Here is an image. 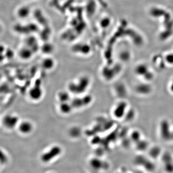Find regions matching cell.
<instances>
[{"instance_id": "obj_1", "label": "cell", "mask_w": 173, "mask_h": 173, "mask_svg": "<svg viewBox=\"0 0 173 173\" xmlns=\"http://www.w3.org/2000/svg\"><path fill=\"white\" fill-rule=\"evenodd\" d=\"M91 83L90 78L82 76L74 81H70L67 85V90L76 96L83 95L89 89Z\"/></svg>"}, {"instance_id": "obj_2", "label": "cell", "mask_w": 173, "mask_h": 173, "mask_svg": "<svg viewBox=\"0 0 173 173\" xmlns=\"http://www.w3.org/2000/svg\"><path fill=\"white\" fill-rule=\"evenodd\" d=\"M77 96L70 101L74 109H80L88 106L92 102L93 98L90 94Z\"/></svg>"}, {"instance_id": "obj_3", "label": "cell", "mask_w": 173, "mask_h": 173, "mask_svg": "<svg viewBox=\"0 0 173 173\" xmlns=\"http://www.w3.org/2000/svg\"><path fill=\"white\" fill-rule=\"evenodd\" d=\"M19 122L20 120L18 116L12 114L5 115L2 119V123L3 127L9 130L17 128Z\"/></svg>"}, {"instance_id": "obj_4", "label": "cell", "mask_w": 173, "mask_h": 173, "mask_svg": "<svg viewBox=\"0 0 173 173\" xmlns=\"http://www.w3.org/2000/svg\"><path fill=\"white\" fill-rule=\"evenodd\" d=\"M29 98L33 101H39L43 95V89L40 83L35 84L29 91Z\"/></svg>"}, {"instance_id": "obj_5", "label": "cell", "mask_w": 173, "mask_h": 173, "mask_svg": "<svg viewBox=\"0 0 173 173\" xmlns=\"http://www.w3.org/2000/svg\"><path fill=\"white\" fill-rule=\"evenodd\" d=\"M17 129L18 131L22 135H29L33 132L34 125L31 121L25 120L20 121L17 127Z\"/></svg>"}, {"instance_id": "obj_6", "label": "cell", "mask_w": 173, "mask_h": 173, "mask_svg": "<svg viewBox=\"0 0 173 173\" xmlns=\"http://www.w3.org/2000/svg\"><path fill=\"white\" fill-rule=\"evenodd\" d=\"M128 104L125 102H120L114 107L113 109V114L114 116L116 118L120 119L124 117L127 113Z\"/></svg>"}, {"instance_id": "obj_7", "label": "cell", "mask_w": 173, "mask_h": 173, "mask_svg": "<svg viewBox=\"0 0 173 173\" xmlns=\"http://www.w3.org/2000/svg\"><path fill=\"white\" fill-rule=\"evenodd\" d=\"M61 152V148L58 146H54L52 147L49 151L47 152L44 153L42 156L41 158L44 161H48L52 160L56 156L58 155Z\"/></svg>"}, {"instance_id": "obj_8", "label": "cell", "mask_w": 173, "mask_h": 173, "mask_svg": "<svg viewBox=\"0 0 173 173\" xmlns=\"http://www.w3.org/2000/svg\"><path fill=\"white\" fill-rule=\"evenodd\" d=\"M58 110L64 115H68L74 110L70 102L60 103L58 105Z\"/></svg>"}, {"instance_id": "obj_9", "label": "cell", "mask_w": 173, "mask_h": 173, "mask_svg": "<svg viewBox=\"0 0 173 173\" xmlns=\"http://www.w3.org/2000/svg\"><path fill=\"white\" fill-rule=\"evenodd\" d=\"M71 93L69 91H61L58 92L57 99L60 103L70 102L72 98L70 97Z\"/></svg>"}, {"instance_id": "obj_10", "label": "cell", "mask_w": 173, "mask_h": 173, "mask_svg": "<svg viewBox=\"0 0 173 173\" xmlns=\"http://www.w3.org/2000/svg\"><path fill=\"white\" fill-rule=\"evenodd\" d=\"M42 68L45 70H52L54 66V60L51 58H46L41 64Z\"/></svg>"}, {"instance_id": "obj_11", "label": "cell", "mask_w": 173, "mask_h": 173, "mask_svg": "<svg viewBox=\"0 0 173 173\" xmlns=\"http://www.w3.org/2000/svg\"><path fill=\"white\" fill-rule=\"evenodd\" d=\"M148 69L146 67L143 66H138L136 69V74L139 76H144L148 72Z\"/></svg>"}, {"instance_id": "obj_12", "label": "cell", "mask_w": 173, "mask_h": 173, "mask_svg": "<svg viewBox=\"0 0 173 173\" xmlns=\"http://www.w3.org/2000/svg\"><path fill=\"white\" fill-rule=\"evenodd\" d=\"M69 134L72 137H78L81 134L80 129L78 127H73L71 128L69 131Z\"/></svg>"}, {"instance_id": "obj_13", "label": "cell", "mask_w": 173, "mask_h": 173, "mask_svg": "<svg viewBox=\"0 0 173 173\" xmlns=\"http://www.w3.org/2000/svg\"><path fill=\"white\" fill-rule=\"evenodd\" d=\"M167 62L170 64H173V55H169L166 58Z\"/></svg>"}, {"instance_id": "obj_14", "label": "cell", "mask_w": 173, "mask_h": 173, "mask_svg": "<svg viewBox=\"0 0 173 173\" xmlns=\"http://www.w3.org/2000/svg\"><path fill=\"white\" fill-rule=\"evenodd\" d=\"M169 88L170 91L172 92V93H173V79L172 80L171 82L170 83V85L169 86Z\"/></svg>"}]
</instances>
